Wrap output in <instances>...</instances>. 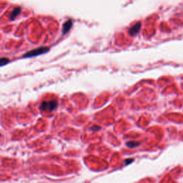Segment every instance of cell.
Segmentation results:
<instances>
[{"label":"cell","mask_w":183,"mask_h":183,"mask_svg":"<svg viewBox=\"0 0 183 183\" xmlns=\"http://www.w3.org/2000/svg\"><path fill=\"white\" fill-rule=\"evenodd\" d=\"M100 129H101L100 127H98V126H97V125H94V126H93V127L92 128L91 130L92 131H97V130H99Z\"/></svg>","instance_id":"cell-8"},{"label":"cell","mask_w":183,"mask_h":183,"mask_svg":"<svg viewBox=\"0 0 183 183\" xmlns=\"http://www.w3.org/2000/svg\"><path fill=\"white\" fill-rule=\"evenodd\" d=\"M57 107V102L56 100H51L47 102H43L39 109L42 111H54Z\"/></svg>","instance_id":"cell-2"},{"label":"cell","mask_w":183,"mask_h":183,"mask_svg":"<svg viewBox=\"0 0 183 183\" xmlns=\"http://www.w3.org/2000/svg\"><path fill=\"white\" fill-rule=\"evenodd\" d=\"M141 28V23L140 22H137L136 23L133 27H132L130 30H129V34L131 36H135L136 34H138V32L140 30Z\"/></svg>","instance_id":"cell-3"},{"label":"cell","mask_w":183,"mask_h":183,"mask_svg":"<svg viewBox=\"0 0 183 183\" xmlns=\"http://www.w3.org/2000/svg\"><path fill=\"white\" fill-rule=\"evenodd\" d=\"M139 145V142H134V141H131V142H127L126 143V146L127 147H130V148H135L137 147L138 145Z\"/></svg>","instance_id":"cell-6"},{"label":"cell","mask_w":183,"mask_h":183,"mask_svg":"<svg viewBox=\"0 0 183 183\" xmlns=\"http://www.w3.org/2000/svg\"><path fill=\"white\" fill-rule=\"evenodd\" d=\"M134 161L133 159H127L125 160V165H129L130 163H132Z\"/></svg>","instance_id":"cell-9"},{"label":"cell","mask_w":183,"mask_h":183,"mask_svg":"<svg viewBox=\"0 0 183 183\" xmlns=\"http://www.w3.org/2000/svg\"><path fill=\"white\" fill-rule=\"evenodd\" d=\"M49 50V47L46 46H41L34 49H32L30 52H27L26 54H24L23 55V58H30V57H37L43 54H45L46 52H48Z\"/></svg>","instance_id":"cell-1"},{"label":"cell","mask_w":183,"mask_h":183,"mask_svg":"<svg viewBox=\"0 0 183 183\" xmlns=\"http://www.w3.org/2000/svg\"><path fill=\"white\" fill-rule=\"evenodd\" d=\"M9 62V60L8 58H6V57H2L1 58L0 60V64H1V67H3L4 65H6L7 64H8Z\"/></svg>","instance_id":"cell-7"},{"label":"cell","mask_w":183,"mask_h":183,"mask_svg":"<svg viewBox=\"0 0 183 183\" xmlns=\"http://www.w3.org/2000/svg\"><path fill=\"white\" fill-rule=\"evenodd\" d=\"M20 12H21V8H19V7L15 8V9L12 12V14H11V15H10V19H11V20H14L16 17L20 14Z\"/></svg>","instance_id":"cell-5"},{"label":"cell","mask_w":183,"mask_h":183,"mask_svg":"<svg viewBox=\"0 0 183 183\" xmlns=\"http://www.w3.org/2000/svg\"><path fill=\"white\" fill-rule=\"evenodd\" d=\"M72 27V21L68 20L63 24V29H62V34H66Z\"/></svg>","instance_id":"cell-4"}]
</instances>
